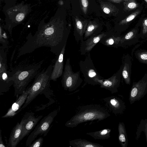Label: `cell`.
Here are the masks:
<instances>
[{
    "mask_svg": "<svg viewBox=\"0 0 147 147\" xmlns=\"http://www.w3.org/2000/svg\"><path fill=\"white\" fill-rule=\"evenodd\" d=\"M70 31L64 25L42 26L34 35L30 33L26 37V41L18 50L17 59L44 47L50 48L51 52L57 56L66 45Z\"/></svg>",
    "mask_w": 147,
    "mask_h": 147,
    "instance_id": "obj_1",
    "label": "cell"
},
{
    "mask_svg": "<svg viewBox=\"0 0 147 147\" xmlns=\"http://www.w3.org/2000/svg\"><path fill=\"white\" fill-rule=\"evenodd\" d=\"M108 111L100 105L91 104L82 106L77 113L66 122L65 126L73 128L89 121L103 120L110 116Z\"/></svg>",
    "mask_w": 147,
    "mask_h": 147,
    "instance_id": "obj_2",
    "label": "cell"
},
{
    "mask_svg": "<svg viewBox=\"0 0 147 147\" xmlns=\"http://www.w3.org/2000/svg\"><path fill=\"white\" fill-rule=\"evenodd\" d=\"M44 60L12 70L13 74L14 96L22 94L30 82L40 71Z\"/></svg>",
    "mask_w": 147,
    "mask_h": 147,
    "instance_id": "obj_3",
    "label": "cell"
},
{
    "mask_svg": "<svg viewBox=\"0 0 147 147\" xmlns=\"http://www.w3.org/2000/svg\"><path fill=\"white\" fill-rule=\"evenodd\" d=\"M53 68L51 65L39 71L34 77L31 86L26 89L28 95L24 104L18 113L27 106L39 94L48 90L50 86V77Z\"/></svg>",
    "mask_w": 147,
    "mask_h": 147,
    "instance_id": "obj_4",
    "label": "cell"
},
{
    "mask_svg": "<svg viewBox=\"0 0 147 147\" xmlns=\"http://www.w3.org/2000/svg\"><path fill=\"white\" fill-rule=\"evenodd\" d=\"M62 76V86L64 90L69 92L76 90L82 82V79L80 77V71L74 72L73 71L69 58L66 60Z\"/></svg>",
    "mask_w": 147,
    "mask_h": 147,
    "instance_id": "obj_5",
    "label": "cell"
},
{
    "mask_svg": "<svg viewBox=\"0 0 147 147\" xmlns=\"http://www.w3.org/2000/svg\"><path fill=\"white\" fill-rule=\"evenodd\" d=\"M84 60L79 62L80 70L84 78L86 84L93 86L99 85L98 80L102 79L97 71L92 60L90 52L86 54Z\"/></svg>",
    "mask_w": 147,
    "mask_h": 147,
    "instance_id": "obj_6",
    "label": "cell"
},
{
    "mask_svg": "<svg viewBox=\"0 0 147 147\" xmlns=\"http://www.w3.org/2000/svg\"><path fill=\"white\" fill-rule=\"evenodd\" d=\"M58 113L57 110H54L44 117L40 121L39 123L28 136L26 142V146L28 147L39 135L41 136L43 134L44 136H46L50 129L51 125Z\"/></svg>",
    "mask_w": 147,
    "mask_h": 147,
    "instance_id": "obj_7",
    "label": "cell"
},
{
    "mask_svg": "<svg viewBox=\"0 0 147 147\" xmlns=\"http://www.w3.org/2000/svg\"><path fill=\"white\" fill-rule=\"evenodd\" d=\"M147 93V74L138 82H133L130 89L129 97L130 104L139 100Z\"/></svg>",
    "mask_w": 147,
    "mask_h": 147,
    "instance_id": "obj_8",
    "label": "cell"
},
{
    "mask_svg": "<svg viewBox=\"0 0 147 147\" xmlns=\"http://www.w3.org/2000/svg\"><path fill=\"white\" fill-rule=\"evenodd\" d=\"M102 100L109 110L116 115L123 114L126 109L125 103L119 96H110Z\"/></svg>",
    "mask_w": 147,
    "mask_h": 147,
    "instance_id": "obj_9",
    "label": "cell"
},
{
    "mask_svg": "<svg viewBox=\"0 0 147 147\" xmlns=\"http://www.w3.org/2000/svg\"><path fill=\"white\" fill-rule=\"evenodd\" d=\"M121 66L119 69L109 78L98 80L100 87L109 90L112 94L118 92L121 80Z\"/></svg>",
    "mask_w": 147,
    "mask_h": 147,
    "instance_id": "obj_10",
    "label": "cell"
},
{
    "mask_svg": "<svg viewBox=\"0 0 147 147\" xmlns=\"http://www.w3.org/2000/svg\"><path fill=\"white\" fill-rule=\"evenodd\" d=\"M34 115V113L33 112H28L22 118L23 122L20 141L31 132L43 117V115H40L35 117Z\"/></svg>",
    "mask_w": 147,
    "mask_h": 147,
    "instance_id": "obj_11",
    "label": "cell"
},
{
    "mask_svg": "<svg viewBox=\"0 0 147 147\" xmlns=\"http://www.w3.org/2000/svg\"><path fill=\"white\" fill-rule=\"evenodd\" d=\"M106 34V32H101L80 41V51L81 55H85L90 52Z\"/></svg>",
    "mask_w": 147,
    "mask_h": 147,
    "instance_id": "obj_12",
    "label": "cell"
},
{
    "mask_svg": "<svg viewBox=\"0 0 147 147\" xmlns=\"http://www.w3.org/2000/svg\"><path fill=\"white\" fill-rule=\"evenodd\" d=\"M66 45L63 48L57 57L54 67H53L51 77V80L56 81L57 79L62 76L63 69L64 56Z\"/></svg>",
    "mask_w": 147,
    "mask_h": 147,
    "instance_id": "obj_13",
    "label": "cell"
},
{
    "mask_svg": "<svg viewBox=\"0 0 147 147\" xmlns=\"http://www.w3.org/2000/svg\"><path fill=\"white\" fill-rule=\"evenodd\" d=\"M139 29L136 27L123 36L120 42V47L127 48L138 43L139 40Z\"/></svg>",
    "mask_w": 147,
    "mask_h": 147,
    "instance_id": "obj_14",
    "label": "cell"
},
{
    "mask_svg": "<svg viewBox=\"0 0 147 147\" xmlns=\"http://www.w3.org/2000/svg\"><path fill=\"white\" fill-rule=\"evenodd\" d=\"M131 58L128 54L125 55L122 58L121 76L125 83L130 85L131 82V74L132 65Z\"/></svg>",
    "mask_w": 147,
    "mask_h": 147,
    "instance_id": "obj_15",
    "label": "cell"
},
{
    "mask_svg": "<svg viewBox=\"0 0 147 147\" xmlns=\"http://www.w3.org/2000/svg\"><path fill=\"white\" fill-rule=\"evenodd\" d=\"M28 95L27 89L20 94L18 99L12 105L6 113L2 118H5L11 117L14 116L20 110L24 103Z\"/></svg>",
    "mask_w": 147,
    "mask_h": 147,
    "instance_id": "obj_16",
    "label": "cell"
},
{
    "mask_svg": "<svg viewBox=\"0 0 147 147\" xmlns=\"http://www.w3.org/2000/svg\"><path fill=\"white\" fill-rule=\"evenodd\" d=\"M13 83L12 71L7 70L0 73V92H8Z\"/></svg>",
    "mask_w": 147,
    "mask_h": 147,
    "instance_id": "obj_17",
    "label": "cell"
},
{
    "mask_svg": "<svg viewBox=\"0 0 147 147\" xmlns=\"http://www.w3.org/2000/svg\"><path fill=\"white\" fill-rule=\"evenodd\" d=\"M23 122L22 118L20 123L18 122L12 130L8 140V146L16 147L20 141Z\"/></svg>",
    "mask_w": 147,
    "mask_h": 147,
    "instance_id": "obj_18",
    "label": "cell"
},
{
    "mask_svg": "<svg viewBox=\"0 0 147 147\" xmlns=\"http://www.w3.org/2000/svg\"><path fill=\"white\" fill-rule=\"evenodd\" d=\"M123 36L106 32L99 42L107 47L118 48L120 47V41Z\"/></svg>",
    "mask_w": 147,
    "mask_h": 147,
    "instance_id": "obj_19",
    "label": "cell"
},
{
    "mask_svg": "<svg viewBox=\"0 0 147 147\" xmlns=\"http://www.w3.org/2000/svg\"><path fill=\"white\" fill-rule=\"evenodd\" d=\"M99 28V24L96 21H89L84 35L83 40H85L90 37L96 36L100 33Z\"/></svg>",
    "mask_w": 147,
    "mask_h": 147,
    "instance_id": "obj_20",
    "label": "cell"
},
{
    "mask_svg": "<svg viewBox=\"0 0 147 147\" xmlns=\"http://www.w3.org/2000/svg\"><path fill=\"white\" fill-rule=\"evenodd\" d=\"M69 143L70 146L73 147H104L99 144L81 138L69 140Z\"/></svg>",
    "mask_w": 147,
    "mask_h": 147,
    "instance_id": "obj_21",
    "label": "cell"
},
{
    "mask_svg": "<svg viewBox=\"0 0 147 147\" xmlns=\"http://www.w3.org/2000/svg\"><path fill=\"white\" fill-rule=\"evenodd\" d=\"M99 3L102 10L106 14L115 16L119 11V9L111 2L99 0Z\"/></svg>",
    "mask_w": 147,
    "mask_h": 147,
    "instance_id": "obj_22",
    "label": "cell"
},
{
    "mask_svg": "<svg viewBox=\"0 0 147 147\" xmlns=\"http://www.w3.org/2000/svg\"><path fill=\"white\" fill-rule=\"evenodd\" d=\"M118 141L122 147H127L128 144V139L123 122H119L118 125Z\"/></svg>",
    "mask_w": 147,
    "mask_h": 147,
    "instance_id": "obj_23",
    "label": "cell"
},
{
    "mask_svg": "<svg viewBox=\"0 0 147 147\" xmlns=\"http://www.w3.org/2000/svg\"><path fill=\"white\" fill-rule=\"evenodd\" d=\"M111 132V129L106 128L100 131L88 132L86 134L92 136L95 140H104L110 137Z\"/></svg>",
    "mask_w": 147,
    "mask_h": 147,
    "instance_id": "obj_24",
    "label": "cell"
},
{
    "mask_svg": "<svg viewBox=\"0 0 147 147\" xmlns=\"http://www.w3.org/2000/svg\"><path fill=\"white\" fill-rule=\"evenodd\" d=\"M5 49L0 46V73L7 70V53Z\"/></svg>",
    "mask_w": 147,
    "mask_h": 147,
    "instance_id": "obj_25",
    "label": "cell"
},
{
    "mask_svg": "<svg viewBox=\"0 0 147 147\" xmlns=\"http://www.w3.org/2000/svg\"><path fill=\"white\" fill-rule=\"evenodd\" d=\"M143 131L145 135L146 142L147 143V119H141L140 124L138 126L136 132V140L139 138L141 133Z\"/></svg>",
    "mask_w": 147,
    "mask_h": 147,
    "instance_id": "obj_26",
    "label": "cell"
},
{
    "mask_svg": "<svg viewBox=\"0 0 147 147\" xmlns=\"http://www.w3.org/2000/svg\"><path fill=\"white\" fill-rule=\"evenodd\" d=\"M135 55L140 62L147 64V51L146 50L138 49L135 52Z\"/></svg>",
    "mask_w": 147,
    "mask_h": 147,
    "instance_id": "obj_27",
    "label": "cell"
},
{
    "mask_svg": "<svg viewBox=\"0 0 147 147\" xmlns=\"http://www.w3.org/2000/svg\"><path fill=\"white\" fill-rule=\"evenodd\" d=\"M123 10L129 11L136 9L139 6V4L136 0H127L123 3Z\"/></svg>",
    "mask_w": 147,
    "mask_h": 147,
    "instance_id": "obj_28",
    "label": "cell"
},
{
    "mask_svg": "<svg viewBox=\"0 0 147 147\" xmlns=\"http://www.w3.org/2000/svg\"><path fill=\"white\" fill-rule=\"evenodd\" d=\"M140 12V10L139 9L136 10L126 18L121 21L119 22L118 25L119 26H123L127 24L138 16Z\"/></svg>",
    "mask_w": 147,
    "mask_h": 147,
    "instance_id": "obj_29",
    "label": "cell"
},
{
    "mask_svg": "<svg viewBox=\"0 0 147 147\" xmlns=\"http://www.w3.org/2000/svg\"><path fill=\"white\" fill-rule=\"evenodd\" d=\"M9 44L7 36L0 26V44L5 48H7Z\"/></svg>",
    "mask_w": 147,
    "mask_h": 147,
    "instance_id": "obj_30",
    "label": "cell"
},
{
    "mask_svg": "<svg viewBox=\"0 0 147 147\" xmlns=\"http://www.w3.org/2000/svg\"><path fill=\"white\" fill-rule=\"evenodd\" d=\"M141 31L139 33L140 38L144 39L147 38V19L145 18L142 23Z\"/></svg>",
    "mask_w": 147,
    "mask_h": 147,
    "instance_id": "obj_31",
    "label": "cell"
},
{
    "mask_svg": "<svg viewBox=\"0 0 147 147\" xmlns=\"http://www.w3.org/2000/svg\"><path fill=\"white\" fill-rule=\"evenodd\" d=\"M43 142V138L42 137H40L36 140L31 144L29 147H40L42 145Z\"/></svg>",
    "mask_w": 147,
    "mask_h": 147,
    "instance_id": "obj_32",
    "label": "cell"
},
{
    "mask_svg": "<svg viewBox=\"0 0 147 147\" xmlns=\"http://www.w3.org/2000/svg\"><path fill=\"white\" fill-rule=\"evenodd\" d=\"M81 2L83 11L85 14H86L88 5V0H81Z\"/></svg>",
    "mask_w": 147,
    "mask_h": 147,
    "instance_id": "obj_33",
    "label": "cell"
},
{
    "mask_svg": "<svg viewBox=\"0 0 147 147\" xmlns=\"http://www.w3.org/2000/svg\"><path fill=\"white\" fill-rule=\"evenodd\" d=\"M25 15L24 13H18L16 16V21L18 22H20L24 19Z\"/></svg>",
    "mask_w": 147,
    "mask_h": 147,
    "instance_id": "obj_34",
    "label": "cell"
},
{
    "mask_svg": "<svg viewBox=\"0 0 147 147\" xmlns=\"http://www.w3.org/2000/svg\"><path fill=\"white\" fill-rule=\"evenodd\" d=\"M1 132V130L0 129V147H5L6 146L5 145L3 141Z\"/></svg>",
    "mask_w": 147,
    "mask_h": 147,
    "instance_id": "obj_35",
    "label": "cell"
},
{
    "mask_svg": "<svg viewBox=\"0 0 147 147\" xmlns=\"http://www.w3.org/2000/svg\"><path fill=\"white\" fill-rule=\"evenodd\" d=\"M110 1L115 3H119L122 2L123 0H107Z\"/></svg>",
    "mask_w": 147,
    "mask_h": 147,
    "instance_id": "obj_36",
    "label": "cell"
},
{
    "mask_svg": "<svg viewBox=\"0 0 147 147\" xmlns=\"http://www.w3.org/2000/svg\"><path fill=\"white\" fill-rule=\"evenodd\" d=\"M3 94H4L3 93L0 92V96L1 95H3Z\"/></svg>",
    "mask_w": 147,
    "mask_h": 147,
    "instance_id": "obj_37",
    "label": "cell"
},
{
    "mask_svg": "<svg viewBox=\"0 0 147 147\" xmlns=\"http://www.w3.org/2000/svg\"><path fill=\"white\" fill-rule=\"evenodd\" d=\"M146 3L147 2V0H144Z\"/></svg>",
    "mask_w": 147,
    "mask_h": 147,
    "instance_id": "obj_38",
    "label": "cell"
},
{
    "mask_svg": "<svg viewBox=\"0 0 147 147\" xmlns=\"http://www.w3.org/2000/svg\"><path fill=\"white\" fill-rule=\"evenodd\" d=\"M124 0V1H126V0Z\"/></svg>",
    "mask_w": 147,
    "mask_h": 147,
    "instance_id": "obj_39",
    "label": "cell"
}]
</instances>
